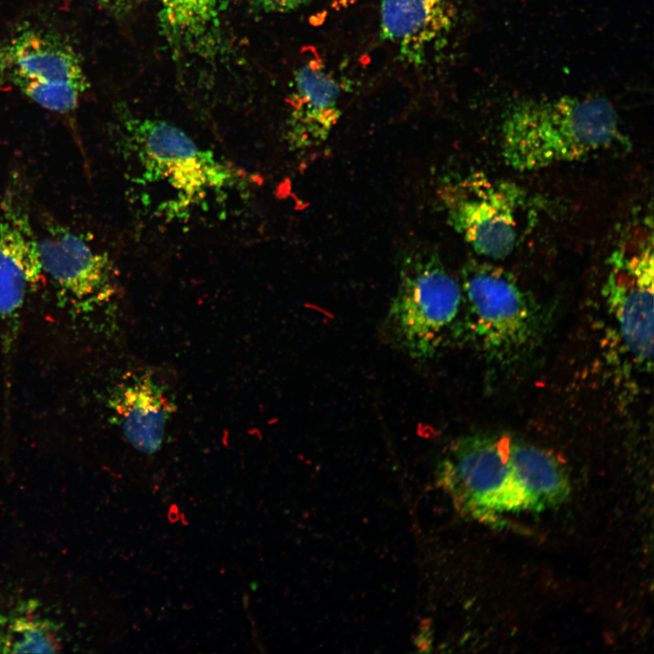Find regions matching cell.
Returning a JSON list of instances; mask_svg holds the SVG:
<instances>
[{
  "instance_id": "cell-8",
  "label": "cell",
  "mask_w": 654,
  "mask_h": 654,
  "mask_svg": "<svg viewBox=\"0 0 654 654\" xmlns=\"http://www.w3.org/2000/svg\"><path fill=\"white\" fill-rule=\"evenodd\" d=\"M605 293L626 352L650 365L653 353L652 233L624 242L610 255Z\"/></svg>"
},
{
  "instance_id": "cell-7",
  "label": "cell",
  "mask_w": 654,
  "mask_h": 654,
  "mask_svg": "<svg viewBox=\"0 0 654 654\" xmlns=\"http://www.w3.org/2000/svg\"><path fill=\"white\" fill-rule=\"evenodd\" d=\"M441 199L450 225L478 254L499 260L511 253L523 201L514 183L471 173L445 183Z\"/></svg>"
},
{
  "instance_id": "cell-5",
  "label": "cell",
  "mask_w": 654,
  "mask_h": 654,
  "mask_svg": "<svg viewBox=\"0 0 654 654\" xmlns=\"http://www.w3.org/2000/svg\"><path fill=\"white\" fill-rule=\"evenodd\" d=\"M510 440L472 434L456 441L438 464V484L457 509L487 518L523 510L522 494L510 461Z\"/></svg>"
},
{
  "instance_id": "cell-18",
  "label": "cell",
  "mask_w": 654,
  "mask_h": 654,
  "mask_svg": "<svg viewBox=\"0 0 654 654\" xmlns=\"http://www.w3.org/2000/svg\"><path fill=\"white\" fill-rule=\"evenodd\" d=\"M102 10L114 15L121 16L125 14L130 6L132 0H87Z\"/></svg>"
},
{
  "instance_id": "cell-4",
  "label": "cell",
  "mask_w": 654,
  "mask_h": 654,
  "mask_svg": "<svg viewBox=\"0 0 654 654\" xmlns=\"http://www.w3.org/2000/svg\"><path fill=\"white\" fill-rule=\"evenodd\" d=\"M124 124L128 145L145 178L166 183L182 198L195 200L242 182L239 171L167 122L132 118Z\"/></svg>"
},
{
  "instance_id": "cell-3",
  "label": "cell",
  "mask_w": 654,
  "mask_h": 654,
  "mask_svg": "<svg viewBox=\"0 0 654 654\" xmlns=\"http://www.w3.org/2000/svg\"><path fill=\"white\" fill-rule=\"evenodd\" d=\"M0 83L60 114L74 111L89 87L75 46L59 32L36 25L0 39Z\"/></svg>"
},
{
  "instance_id": "cell-2",
  "label": "cell",
  "mask_w": 654,
  "mask_h": 654,
  "mask_svg": "<svg viewBox=\"0 0 654 654\" xmlns=\"http://www.w3.org/2000/svg\"><path fill=\"white\" fill-rule=\"evenodd\" d=\"M462 298L461 286L434 250L411 251L401 261L386 318L389 337L414 359L431 358L454 334Z\"/></svg>"
},
{
  "instance_id": "cell-1",
  "label": "cell",
  "mask_w": 654,
  "mask_h": 654,
  "mask_svg": "<svg viewBox=\"0 0 654 654\" xmlns=\"http://www.w3.org/2000/svg\"><path fill=\"white\" fill-rule=\"evenodd\" d=\"M502 156L525 172L629 146L612 104L600 96L522 100L507 111Z\"/></svg>"
},
{
  "instance_id": "cell-13",
  "label": "cell",
  "mask_w": 654,
  "mask_h": 654,
  "mask_svg": "<svg viewBox=\"0 0 654 654\" xmlns=\"http://www.w3.org/2000/svg\"><path fill=\"white\" fill-rule=\"evenodd\" d=\"M381 34L407 63L420 64L429 47L451 26L448 0H381Z\"/></svg>"
},
{
  "instance_id": "cell-9",
  "label": "cell",
  "mask_w": 654,
  "mask_h": 654,
  "mask_svg": "<svg viewBox=\"0 0 654 654\" xmlns=\"http://www.w3.org/2000/svg\"><path fill=\"white\" fill-rule=\"evenodd\" d=\"M42 269L61 303L76 314L94 312L113 292V264L82 234L57 223L38 239Z\"/></svg>"
},
{
  "instance_id": "cell-19",
  "label": "cell",
  "mask_w": 654,
  "mask_h": 654,
  "mask_svg": "<svg viewBox=\"0 0 654 654\" xmlns=\"http://www.w3.org/2000/svg\"><path fill=\"white\" fill-rule=\"evenodd\" d=\"M360 0H331V5L334 10L348 8Z\"/></svg>"
},
{
  "instance_id": "cell-6",
  "label": "cell",
  "mask_w": 654,
  "mask_h": 654,
  "mask_svg": "<svg viewBox=\"0 0 654 654\" xmlns=\"http://www.w3.org/2000/svg\"><path fill=\"white\" fill-rule=\"evenodd\" d=\"M461 288L466 298L467 325L487 351L510 354L533 337L537 310L510 273L490 263H469Z\"/></svg>"
},
{
  "instance_id": "cell-16",
  "label": "cell",
  "mask_w": 654,
  "mask_h": 654,
  "mask_svg": "<svg viewBox=\"0 0 654 654\" xmlns=\"http://www.w3.org/2000/svg\"><path fill=\"white\" fill-rule=\"evenodd\" d=\"M56 647L52 623L27 615L11 618L0 637L3 652H54Z\"/></svg>"
},
{
  "instance_id": "cell-11",
  "label": "cell",
  "mask_w": 654,
  "mask_h": 654,
  "mask_svg": "<svg viewBox=\"0 0 654 654\" xmlns=\"http://www.w3.org/2000/svg\"><path fill=\"white\" fill-rule=\"evenodd\" d=\"M108 400L127 441L145 454L158 451L167 421L176 409L166 386L151 372H139L120 382Z\"/></svg>"
},
{
  "instance_id": "cell-10",
  "label": "cell",
  "mask_w": 654,
  "mask_h": 654,
  "mask_svg": "<svg viewBox=\"0 0 654 654\" xmlns=\"http://www.w3.org/2000/svg\"><path fill=\"white\" fill-rule=\"evenodd\" d=\"M290 94L289 145L302 152L322 144L341 117V84L320 59H310L295 72Z\"/></svg>"
},
{
  "instance_id": "cell-15",
  "label": "cell",
  "mask_w": 654,
  "mask_h": 654,
  "mask_svg": "<svg viewBox=\"0 0 654 654\" xmlns=\"http://www.w3.org/2000/svg\"><path fill=\"white\" fill-rule=\"evenodd\" d=\"M167 35L190 45H205L216 30L222 0H157Z\"/></svg>"
},
{
  "instance_id": "cell-14",
  "label": "cell",
  "mask_w": 654,
  "mask_h": 654,
  "mask_svg": "<svg viewBox=\"0 0 654 654\" xmlns=\"http://www.w3.org/2000/svg\"><path fill=\"white\" fill-rule=\"evenodd\" d=\"M510 461L523 500V510L540 511L563 502L570 486L566 471L551 453L510 441Z\"/></svg>"
},
{
  "instance_id": "cell-12",
  "label": "cell",
  "mask_w": 654,
  "mask_h": 654,
  "mask_svg": "<svg viewBox=\"0 0 654 654\" xmlns=\"http://www.w3.org/2000/svg\"><path fill=\"white\" fill-rule=\"evenodd\" d=\"M43 273L38 239L28 219L8 208L0 218V322L13 338L29 288Z\"/></svg>"
},
{
  "instance_id": "cell-17",
  "label": "cell",
  "mask_w": 654,
  "mask_h": 654,
  "mask_svg": "<svg viewBox=\"0 0 654 654\" xmlns=\"http://www.w3.org/2000/svg\"><path fill=\"white\" fill-rule=\"evenodd\" d=\"M310 0H258L260 8L266 13H286L305 5Z\"/></svg>"
}]
</instances>
